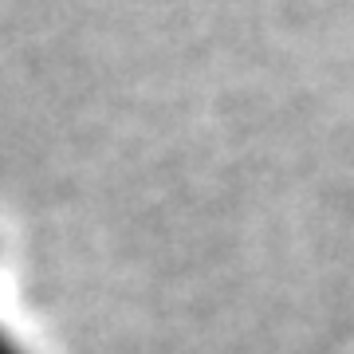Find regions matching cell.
I'll use <instances>...</instances> for the list:
<instances>
[{"label": "cell", "mask_w": 354, "mask_h": 354, "mask_svg": "<svg viewBox=\"0 0 354 354\" xmlns=\"http://www.w3.org/2000/svg\"><path fill=\"white\" fill-rule=\"evenodd\" d=\"M0 354H20V351H16L12 342H8V339H4V335H0Z\"/></svg>", "instance_id": "1"}]
</instances>
